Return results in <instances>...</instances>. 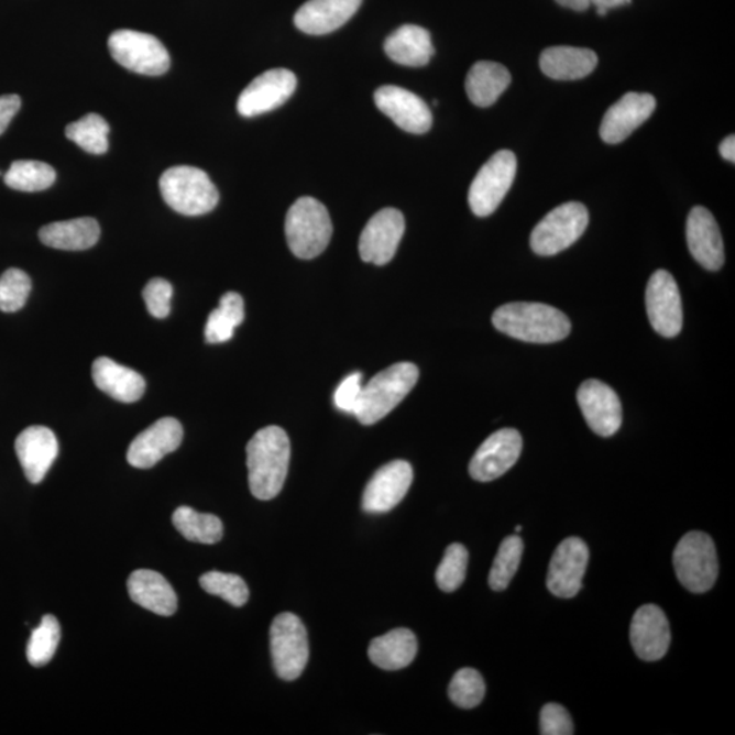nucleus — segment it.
<instances>
[{"label": "nucleus", "instance_id": "nucleus-23", "mask_svg": "<svg viewBox=\"0 0 735 735\" xmlns=\"http://www.w3.org/2000/svg\"><path fill=\"white\" fill-rule=\"evenodd\" d=\"M15 452L28 481L40 484L59 453V443L53 430L33 425L17 438Z\"/></svg>", "mask_w": 735, "mask_h": 735}, {"label": "nucleus", "instance_id": "nucleus-41", "mask_svg": "<svg viewBox=\"0 0 735 735\" xmlns=\"http://www.w3.org/2000/svg\"><path fill=\"white\" fill-rule=\"evenodd\" d=\"M32 290L31 277L20 268H9L0 275V311L17 312L25 306Z\"/></svg>", "mask_w": 735, "mask_h": 735}, {"label": "nucleus", "instance_id": "nucleus-49", "mask_svg": "<svg viewBox=\"0 0 735 735\" xmlns=\"http://www.w3.org/2000/svg\"><path fill=\"white\" fill-rule=\"evenodd\" d=\"M515 530H516V533H520L522 531V526H516Z\"/></svg>", "mask_w": 735, "mask_h": 735}, {"label": "nucleus", "instance_id": "nucleus-20", "mask_svg": "<svg viewBox=\"0 0 735 735\" xmlns=\"http://www.w3.org/2000/svg\"><path fill=\"white\" fill-rule=\"evenodd\" d=\"M183 427L176 418L165 417L138 435L128 451L132 468L151 469L180 447Z\"/></svg>", "mask_w": 735, "mask_h": 735}, {"label": "nucleus", "instance_id": "nucleus-38", "mask_svg": "<svg viewBox=\"0 0 735 735\" xmlns=\"http://www.w3.org/2000/svg\"><path fill=\"white\" fill-rule=\"evenodd\" d=\"M199 583L206 593L220 596V599L227 601L232 606L241 607L249 602V585L245 584L243 579L233 575V573L211 571L200 577Z\"/></svg>", "mask_w": 735, "mask_h": 735}, {"label": "nucleus", "instance_id": "nucleus-15", "mask_svg": "<svg viewBox=\"0 0 735 735\" xmlns=\"http://www.w3.org/2000/svg\"><path fill=\"white\" fill-rule=\"evenodd\" d=\"M589 548L582 539H564L551 557L547 584L551 594L559 599H572L580 589L589 566Z\"/></svg>", "mask_w": 735, "mask_h": 735}, {"label": "nucleus", "instance_id": "nucleus-8", "mask_svg": "<svg viewBox=\"0 0 735 735\" xmlns=\"http://www.w3.org/2000/svg\"><path fill=\"white\" fill-rule=\"evenodd\" d=\"M589 210L579 202H568L551 210L531 233V250L539 256H553L570 249L589 226Z\"/></svg>", "mask_w": 735, "mask_h": 735}, {"label": "nucleus", "instance_id": "nucleus-11", "mask_svg": "<svg viewBox=\"0 0 735 735\" xmlns=\"http://www.w3.org/2000/svg\"><path fill=\"white\" fill-rule=\"evenodd\" d=\"M646 307L652 329L665 338H674L682 330V301L673 275L658 270L648 281Z\"/></svg>", "mask_w": 735, "mask_h": 735}, {"label": "nucleus", "instance_id": "nucleus-45", "mask_svg": "<svg viewBox=\"0 0 735 735\" xmlns=\"http://www.w3.org/2000/svg\"><path fill=\"white\" fill-rule=\"evenodd\" d=\"M21 108L20 96H0V135L8 130L11 120L19 113Z\"/></svg>", "mask_w": 735, "mask_h": 735}, {"label": "nucleus", "instance_id": "nucleus-22", "mask_svg": "<svg viewBox=\"0 0 735 735\" xmlns=\"http://www.w3.org/2000/svg\"><path fill=\"white\" fill-rule=\"evenodd\" d=\"M687 241L694 261L710 272H717L725 263L720 227L711 211L696 206L689 212L687 221Z\"/></svg>", "mask_w": 735, "mask_h": 735}, {"label": "nucleus", "instance_id": "nucleus-13", "mask_svg": "<svg viewBox=\"0 0 735 735\" xmlns=\"http://www.w3.org/2000/svg\"><path fill=\"white\" fill-rule=\"evenodd\" d=\"M522 436L516 429H500L474 453L469 472L475 481L490 482L507 473L520 457Z\"/></svg>", "mask_w": 735, "mask_h": 735}, {"label": "nucleus", "instance_id": "nucleus-3", "mask_svg": "<svg viewBox=\"0 0 735 735\" xmlns=\"http://www.w3.org/2000/svg\"><path fill=\"white\" fill-rule=\"evenodd\" d=\"M418 376L420 372L412 363H398L379 372L363 387L355 418L363 425L381 421L412 392Z\"/></svg>", "mask_w": 735, "mask_h": 735}, {"label": "nucleus", "instance_id": "nucleus-21", "mask_svg": "<svg viewBox=\"0 0 735 735\" xmlns=\"http://www.w3.org/2000/svg\"><path fill=\"white\" fill-rule=\"evenodd\" d=\"M670 640V625L662 608L657 605L637 608L630 623V643L637 657L647 662L662 659Z\"/></svg>", "mask_w": 735, "mask_h": 735}, {"label": "nucleus", "instance_id": "nucleus-14", "mask_svg": "<svg viewBox=\"0 0 735 735\" xmlns=\"http://www.w3.org/2000/svg\"><path fill=\"white\" fill-rule=\"evenodd\" d=\"M404 233L405 218L399 210L388 208L377 211L361 233V260L376 266L392 262Z\"/></svg>", "mask_w": 735, "mask_h": 735}, {"label": "nucleus", "instance_id": "nucleus-24", "mask_svg": "<svg viewBox=\"0 0 735 735\" xmlns=\"http://www.w3.org/2000/svg\"><path fill=\"white\" fill-rule=\"evenodd\" d=\"M363 0H308L295 14L303 33L323 36L337 31L358 13Z\"/></svg>", "mask_w": 735, "mask_h": 735}, {"label": "nucleus", "instance_id": "nucleus-5", "mask_svg": "<svg viewBox=\"0 0 735 735\" xmlns=\"http://www.w3.org/2000/svg\"><path fill=\"white\" fill-rule=\"evenodd\" d=\"M285 233L293 254L300 260H314L327 249L332 237L329 211L318 199H297L286 215Z\"/></svg>", "mask_w": 735, "mask_h": 735}, {"label": "nucleus", "instance_id": "nucleus-34", "mask_svg": "<svg viewBox=\"0 0 735 735\" xmlns=\"http://www.w3.org/2000/svg\"><path fill=\"white\" fill-rule=\"evenodd\" d=\"M56 180L53 166L42 161L19 160L4 175L6 186L22 193H37L50 188Z\"/></svg>", "mask_w": 735, "mask_h": 735}, {"label": "nucleus", "instance_id": "nucleus-43", "mask_svg": "<svg viewBox=\"0 0 735 735\" xmlns=\"http://www.w3.org/2000/svg\"><path fill=\"white\" fill-rule=\"evenodd\" d=\"M542 735H571L573 723L571 715L560 704L550 703L545 705L539 720Z\"/></svg>", "mask_w": 735, "mask_h": 735}, {"label": "nucleus", "instance_id": "nucleus-7", "mask_svg": "<svg viewBox=\"0 0 735 735\" xmlns=\"http://www.w3.org/2000/svg\"><path fill=\"white\" fill-rule=\"evenodd\" d=\"M108 48L120 66L142 76H163L171 67L168 51L152 34L120 29L109 36Z\"/></svg>", "mask_w": 735, "mask_h": 735}, {"label": "nucleus", "instance_id": "nucleus-31", "mask_svg": "<svg viewBox=\"0 0 735 735\" xmlns=\"http://www.w3.org/2000/svg\"><path fill=\"white\" fill-rule=\"evenodd\" d=\"M509 84L507 67L496 62L481 61L470 68L464 88L474 106L486 108L495 105Z\"/></svg>", "mask_w": 735, "mask_h": 735}, {"label": "nucleus", "instance_id": "nucleus-16", "mask_svg": "<svg viewBox=\"0 0 735 735\" xmlns=\"http://www.w3.org/2000/svg\"><path fill=\"white\" fill-rule=\"evenodd\" d=\"M578 404L585 423L602 438H611L622 427V401L607 384L595 379L585 381L578 390Z\"/></svg>", "mask_w": 735, "mask_h": 735}, {"label": "nucleus", "instance_id": "nucleus-35", "mask_svg": "<svg viewBox=\"0 0 735 735\" xmlns=\"http://www.w3.org/2000/svg\"><path fill=\"white\" fill-rule=\"evenodd\" d=\"M109 125L100 114L88 113L78 122L67 125L66 136L90 154H105L108 151Z\"/></svg>", "mask_w": 735, "mask_h": 735}, {"label": "nucleus", "instance_id": "nucleus-42", "mask_svg": "<svg viewBox=\"0 0 735 735\" xmlns=\"http://www.w3.org/2000/svg\"><path fill=\"white\" fill-rule=\"evenodd\" d=\"M174 288L164 278H153L149 281L143 289L146 307L154 318L164 319L171 312V298Z\"/></svg>", "mask_w": 735, "mask_h": 735}, {"label": "nucleus", "instance_id": "nucleus-6", "mask_svg": "<svg viewBox=\"0 0 735 735\" xmlns=\"http://www.w3.org/2000/svg\"><path fill=\"white\" fill-rule=\"evenodd\" d=\"M673 564L683 588L705 593L715 584L720 571L714 541L702 531L685 534L674 550Z\"/></svg>", "mask_w": 735, "mask_h": 735}, {"label": "nucleus", "instance_id": "nucleus-28", "mask_svg": "<svg viewBox=\"0 0 735 735\" xmlns=\"http://www.w3.org/2000/svg\"><path fill=\"white\" fill-rule=\"evenodd\" d=\"M599 65V56L589 48L550 47L542 51L539 67L556 80H577L590 76Z\"/></svg>", "mask_w": 735, "mask_h": 735}, {"label": "nucleus", "instance_id": "nucleus-27", "mask_svg": "<svg viewBox=\"0 0 735 735\" xmlns=\"http://www.w3.org/2000/svg\"><path fill=\"white\" fill-rule=\"evenodd\" d=\"M384 51L390 59L406 67L427 66L435 55L430 33L417 25L396 29L384 42Z\"/></svg>", "mask_w": 735, "mask_h": 735}, {"label": "nucleus", "instance_id": "nucleus-44", "mask_svg": "<svg viewBox=\"0 0 735 735\" xmlns=\"http://www.w3.org/2000/svg\"><path fill=\"white\" fill-rule=\"evenodd\" d=\"M361 395H363V375L355 372L343 379L336 390L334 404L341 412L354 415L360 405Z\"/></svg>", "mask_w": 735, "mask_h": 735}, {"label": "nucleus", "instance_id": "nucleus-33", "mask_svg": "<svg viewBox=\"0 0 735 735\" xmlns=\"http://www.w3.org/2000/svg\"><path fill=\"white\" fill-rule=\"evenodd\" d=\"M176 530L188 541L212 545L221 541L223 526L220 518L211 514H200L189 507H179L172 516Z\"/></svg>", "mask_w": 735, "mask_h": 735}, {"label": "nucleus", "instance_id": "nucleus-19", "mask_svg": "<svg viewBox=\"0 0 735 735\" xmlns=\"http://www.w3.org/2000/svg\"><path fill=\"white\" fill-rule=\"evenodd\" d=\"M412 482L413 469L409 462L394 461L384 464L368 482L363 509L370 514L388 513L404 500Z\"/></svg>", "mask_w": 735, "mask_h": 735}, {"label": "nucleus", "instance_id": "nucleus-18", "mask_svg": "<svg viewBox=\"0 0 735 735\" xmlns=\"http://www.w3.org/2000/svg\"><path fill=\"white\" fill-rule=\"evenodd\" d=\"M656 108V97L629 91L607 109L600 129L602 141L617 145L627 140L632 132L651 118Z\"/></svg>", "mask_w": 735, "mask_h": 735}, {"label": "nucleus", "instance_id": "nucleus-25", "mask_svg": "<svg viewBox=\"0 0 735 735\" xmlns=\"http://www.w3.org/2000/svg\"><path fill=\"white\" fill-rule=\"evenodd\" d=\"M91 376L97 387L111 398L124 404L140 401L145 394V379L131 368L114 363L108 358H99L91 366Z\"/></svg>", "mask_w": 735, "mask_h": 735}, {"label": "nucleus", "instance_id": "nucleus-47", "mask_svg": "<svg viewBox=\"0 0 735 735\" xmlns=\"http://www.w3.org/2000/svg\"><path fill=\"white\" fill-rule=\"evenodd\" d=\"M720 153L723 158L735 163V138L734 135H728L723 140L720 146Z\"/></svg>", "mask_w": 735, "mask_h": 735}, {"label": "nucleus", "instance_id": "nucleus-36", "mask_svg": "<svg viewBox=\"0 0 735 735\" xmlns=\"http://www.w3.org/2000/svg\"><path fill=\"white\" fill-rule=\"evenodd\" d=\"M524 549L525 545L519 536H509L500 545L490 573L492 590L503 591L508 588L511 580L518 571Z\"/></svg>", "mask_w": 735, "mask_h": 735}, {"label": "nucleus", "instance_id": "nucleus-1", "mask_svg": "<svg viewBox=\"0 0 735 735\" xmlns=\"http://www.w3.org/2000/svg\"><path fill=\"white\" fill-rule=\"evenodd\" d=\"M290 462V441L279 427H266L246 445V468L252 495L272 500L283 491Z\"/></svg>", "mask_w": 735, "mask_h": 735}, {"label": "nucleus", "instance_id": "nucleus-48", "mask_svg": "<svg viewBox=\"0 0 735 735\" xmlns=\"http://www.w3.org/2000/svg\"><path fill=\"white\" fill-rule=\"evenodd\" d=\"M556 2L562 6V8L575 11L588 10L591 6L590 0H556Z\"/></svg>", "mask_w": 735, "mask_h": 735}, {"label": "nucleus", "instance_id": "nucleus-10", "mask_svg": "<svg viewBox=\"0 0 735 735\" xmlns=\"http://www.w3.org/2000/svg\"><path fill=\"white\" fill-rule=\"evenodd\" d=\"M518 161L513 152L500 151L486 161L469 189L470 209L479 217L496 211L515 180Z\"/></svg>", "mask_w": 735, "mask_h": 735}, {"label": "nucleus", "instance_id": "nucleus-2", "mask_svg": "<svg viewBox=\"0 0 735 735\" xmlns=\"http://www.w3.org/2000/svg\"><path fill=\"white\" fill-rule=\"evenodd\" d=\"M493 326L503 334L531 343L566 340L571 321L560 309L541 303H508L493 314Z\"/></svg>", "mask_w": 735, "mask_h": 735}, {"label": "nucleus", "instance_id": "nucleus-26", "mask_svg": "<svg viewBox=\"0 0 735 735\" xmlns=\"http://www.w3.org/2000/svg\"><path fill=\"white\" fill-rule=\"evenodd\" d=\"M129 594L136 605L158 616H172L177 611V595L161 573L151 570L132 572L128 582Z\"/></svg>", "mask_w": 735, "mask_h": 735}, {"label": "nucleus", "instance_id": "nucleus-9", "mask_svg": "<svg viewBox=\"0 0 735 735\" xmlns=\"http://www.w3.org/2000/svg\"><path fill=\"white\" fill-rule=\"evenodd\" d=\"M270 648L274 669L281 680L293 681L303 674L308 663L307 629L293 613H281L270 628Z\"/></svg>", "mask_w": 735, "mask_h": 735}, {"label": "nucleus", "instance_id": "nucleus-32", "mask_svg": "<svg viewBox=\"0 0 735 735\" xmlns=\"http://www.w3.org/2000/svg\"><path fill=\"white\" fill-rule=\"evenodd\" d=\"M244 300L237 292H228L221 297L220 307L209 315L205 338L208 343L228 342L234 329L243 323Z\"/></svg>", "mask_w": 735, "mask_h": 735}, {"label": "nucleus", "instance_id": "nucleus-39", "mask_svg": "<svg viewBox=\"0 0 735 735\" xmlns=\"http://www.w3.org/2000/svg\"><path fill=\"white\" fill-rule=\"evenodd\" d=\"M485 681L479 671L464 668L452 677L448 694L452 703L461 709H474L485 698Z\"/></svg>", "mask_w": 735, "mask_h": 735}, {"label": "nucleus", "instance_id": "nucleus-40", "mask_svg": "<svg viewBox=\"0 0 735 735\" xmlns=\"http://www.w3.org/2000/svg\"><path fill=\"white\" fill-rule=\"evenodd\" d=\"M469 553L462 544H452L447 548L443 560L436 571V583L445 593H452L461 588L467 578Z\"/></svg>", "mask_w": 735, "mask_h": 735}, {"label": "nucleus", "instance_id": "nucleus-30", "mask_svg": "<svg viewBox=\"0 0 735 735\" xmlns=\"http://www.w3.org/2000/svg\"><path fill=\"white\" fill-rule=\"evenodd\" d=\"M417 637L410 629L399 628L376 637L368 648L372 663L383 670L407 668L417 656Z\"/></svg>", "mask_w": 735, "mask_h": 735}, {"label": "nucleus", "instance_id": "nucleus-29", "mask_svg": "<svg viewBox=\"0 0 735 735\" xmlns=\"http://www.w3.org/2000/svg\"><path fill=\"white\" fill-rule=\"evenodd\" d=\"M101 234L99 222L85 217L76 220L48 223L40 229L39 238L51 249L85 251L97 244Z\"/></svg>", "mask_w": 735, "mask_h": 735}, {"label": "nucleus", "instance_id": "nucleus-17", "mask_svg": "<svg viewBox=\"0 0 735 735\" xmlns=\"http://www.w3.org/2000/svg\"><path fill=\"white\" fill-rule=\"evenodd\" d=\"M375 105L399 129L410 134H425L432 128L434 117L427 102L399 86H382L375 94Z\"/></svg>", "mask_w": 735, "mask_h": 735}, {"label": "nucleus", "instance_id": "nucleus-12", "mask_svg": "<svg viewBox=\"0 0 735 735\" xmlns=\"http://www.w3.org/2000/svg\"><path fill=\"white\" fill-rule=\"evenodd\" d=\"M297 88L295 74L286 68L264 72L246 86L238 100V112L244 118H255L274 111L290 99Z\"/></svg>", "mask_w": 735, "mask_h": 735}, {"label": "nucleus", "instance_id": "nucleus-37", "mask_svg": "<svg viewBox=\"0 0 735 735\" xmlns=\"http://www.w3.org/2000/svg\"><path fill=\"white\" fill-rule=\"evenodd\" d=\"M61 641L59 622L51 614L44 616L39 628L32 632L28 641L26 657L34 668L47 665L54 658Z\"/></svg>", "mask_w": 735, "mask_h": 735}, {"label": "nucleus", "instance_id": "nucleus-46", "mask_svg": "<svg viewBox=\"0 0 735 735\" xmlns=\"http://www.w3.org/2000/svg\"><path fill=\"white\" fill-rule=\"evenodd\" d=\"M590 2L595 6L596 13L605 15L608 10L622 8V6L629 4L632 0H590Z\"/></svg>", "mask_w": 735, "mask_h": 735}, {"label": "nucleus", "instance_id": "nucleus-4", "mask_svg": "<svg viewBox=\"0 0 735 735\" xmlns=\"http://www.w3.org/2000/svg\"><path fill=\"white\" fill-rule=\"evenodd\" d=\"M165 204L183 216H204L216 209L220 194L206 172L194 166H174L160 179Z\"/></svg>", "mask_w": 735, "mask_h": 735}]
</instances>
